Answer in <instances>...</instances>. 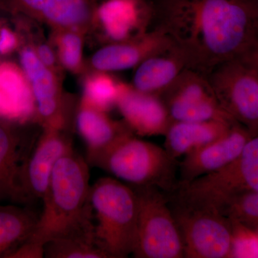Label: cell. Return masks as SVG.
Listing matches in <instances>:
<instances>
[{
  "label": "cell",
  "instance_id": "21",
  "mask_svg": "<svg viewBox=\"0 0 258 258\" xmlns=\"http://www.w3.org/2000/svg\"><path fill=\"white\" fill-rule=\"evenodd\" d=\"M47 258H110L96 235L95 225L55 237L45 245Z\"/></svg>",
  "mask_w": 258,
  "mask_h": 258
},
{
  "label": "cell",
  "instance_id": "29",
  "mask_svg": "<svg viewBox=\"0 0 258 258\" xmlns=\"http://www.w3.org/2000/svg\"><path fill=\"white\" fill-rule=\"evenodd\" d=\"M240 155L252 172L254 191H258V136L249 139Z\"/></svg>",
  "mask_w": 258,
  "mask_h": 258
},
{
  "label": "cell",
  "instance_id": "17",
  "mask_svg": "<svg viewBox=\"0 0 258 258\" xmlns=\"http://www.w3.org/2000/svg\"><path fill=\"white\" fill-rule=\"evenodd\" d=\"M23 126L0 118V203H16L19 169L33 144L21 130Z\"/></svg>",
  "mask_w": 258,
  "mask_h": 258
},
{
  "label": "cell",
  "instance_id": "30",
  "mask_svg": "<svg viewBox=\"0 0 258 258\" xmlns=\"http://www.w3.org/2000/svg\"><path fill=\"white\" fill-rule=\"evenodd\" d=\"M45 246L27 239L20 244L13 252H10L8 258H42L44 257Z\"/></svg>",
  "mask_w": 258,
  "mask_h": 258
},
{
  "label": "cell",
  "instance_id": "13",
  "mask_svg": "<svg viewBox=\"0 0 258 258\" xmlns=\"http://www.w3.org/2000/svg\"><path fill=\"white\" fill-rule=\"evenodd\" d=\"M250 132L235 123L225 135L184 156L180 163V181L188 182L221 169L240 156Z\"/></svg>",
  "mask_w": 258,
  "mask_h": 258
},
{
  "label": "cell",
  "instance_id": "14",
  "mask_svg": "<svg viewBox=\"0 0 258 258\" xmlns=\"http://www.w3.org/2000/svg\"><path fill=\"white\" fill-rule=\"evenodd\" d=\"M115 106L125 124L137 135L165 136L170 126V117L159 96L141 92L128 83H122Z\"/></svg>",
  "mask_w": 258,
  "mask_h": 258
},
{
  "label": "cell",
  "instance_id": "2",
  "mask_svg": "<svg viewBox=\"0 0 258 258\" xmlns=\"http://www.w3.org/2000/svg\"><path fill=\"white\" fill-rule=\"evenodd\" d=\"M89 164L74 149L60 158L51 174L43 209L28 240L49 241L94 225L90 203Z\"/></svg>",
  "mask_w": 258,
  "mask_h": 258
},
{
  "label": "cell",
  "instance_id": "16",
  "mask_svg": "<svg viewBox=\"0 0 258 258\" xmlns=\"http://www.w3.org/2000/svg\"><path fill=\"white\" fill-rule=\"evenodd\" d=\"M74 125L86 143L88 164L121 136L132 132L124 122L112 119L108 112L93 106L82 97L76 105Z\"/></svg>",
  "mask_w": 258,
  "mask_h": 258
},
{
  "label": "cell",
  "instance_id": "9",
  "mask_svg": "<svg viewBox=\"0 0 258 258\" xmlns=\"http://www.w3.org/2000/svg\"><path fill=\"white\" fill-rule=\"evenodd\" d=\"M74 149L69 130L42 128L36 143L24 157L17 179L16 203L43 200L56 163Z\"/></svg>",
  "mask_w": 258,
  "mask_h": 258
},
{
  "label": "cell",
  "instance_id": "26",
  "mask_svg": "<svg viewBox=\"0 0 258 258\" xmlns=\"http://www.w3.org/2000/svg\"><path fill=\"white\" fill-rule=\"evenodd\" d=\"M232 246L231 257H258V235L232 221Z\"/></svg>",
  "mask_w": 258,
  "mask_h": 258
},
{
  "label": "cell",
  "instance_id": "18",
  "mask_svg": "<svg viewBox=\"0 0 258 258\" xmlns=\"http://www.w3.org/2000/svg\"><path fill=\"white\" fill-rule=\"evenodd\" d=\"M235 123L224 120L171 122L165 134L164 149L176 160L225 135Z\"/></svg>",
  "mask_w": 258,
  "mask_h": 258
},
{
  "label": "cell",
  "instance_id": "5",
  "mask_svg": "<svg viewBox=\"0 0 258 258\" xmlns=\"http://www.w3.org/2000/svg\"><path fill=\"white\" fill-rule=\"evenodd\" d=\"M134 189L138 199L134 257H184L181 234L165 195L156 186Z\"/></svg>",
  "mask_w": 258,
  "mask_h": 258
},
{
  "label": "cell",
  "instance_id": "28",
  "mask_svg": "<svg viewBox=\"0 0 258 258\" xmlns=\"http://www.w3.org/2000/svg\"><path fill=\"white\" fill-rule=\"evenodd\" d=\"M23 42L18 27L13 28L5 20H0V56L8 57L18 52Z\"/></svg>",
  "mask_w": 258,
  "mask_h": 258
},
{
  "label": "cell",
  "instance_id": "25",
  "mask_svg": "<svg viewBox=\"0 0 258 258\" xmlns=\"http://www.w3.org/2000/svg\"><path fill=\"white\" fill-rule=\"evenodd\" d=\"M220 212L232 221L258 223V191L237 195L226 204Z\"/></svg>",
  "mask_w": 258,
  "mask_h": 258
},
{
  "label": "cell",
  "instance_id": "6",
  "mask_svg": "<svg viewBox=\"0 0 258 258\" xmlns=\"http://www.w3.org/2000/svg\"><path fill=\"white\" fill-rule=\"evenodd\" d=\"M220 107L249 132L258 128V66L249 56L219 64L207 75Z\"/></svg>",
  "mask_w": 258,
  "mask_h": 258
},
{
  "label": "cell",
  "instance_id": "12",
  "mask_svg": "<svg viewBox=\"0 0 258 258\" xmlns=\"http://www.w3.org/2000/svg\"><path fill=\"white\" fill-rule=\"evenodd\" d=\"M172 47L164 32L151 29L138 38L103 45L86 60V70L112 73L133 69L146 59Z\"/></svg>",
  "mask_w": 258,
  "mask_h": 258
},
{
  "label": "cell",
  "instance_id": "11",
  "mask_svg": "<svg viewBox=\"0 0 258 258\" xmlns=\"http://www.w3.org/2000/svg\"><path fill=\"white\" fill-rule=\"evenodd\" d=\"M153 11L152 0H98L89 35L103 45L138 38L151 30Z\"/></svg>",
  "mask_w": 258,
  "mask_h": 258
},
{
  "label": "cell",
  "instance_id": "8",
  "mask_svg": "<svg viewBox=\"0 0 258 258\" xmlns=\"http://www.w3.org/2000/svg\"><path fill=\"white\" fill-rule=\"evenodd\" d=\"M171 208L181 234L184 257H231L232 225L217 210L186 206L173 202Z\"/></svg>",
  "mask_w": 258,
  "mask_h": 258
},
{
  "label": "cell",
  "instance_id": "4",
  "mask_svg": "<svg viewBox=\"0 0 258 258\" xmlns=\"http://www.w3.org/2000/svg\"><path fill=\"white\" fill-rule=\"evenodd\" d=\"M90 203L97 220V238L110 258L133 254L138 221L134 188L113 178H101L91 186Z\"/></svg>",
  "mask_w": 258,
  "mask_h": 258
},
{
  "label": "cell",
  "instance_id": "1",
  "mask_svg": "<svg viewBox=\"0 0 258 258\" xmlns=\"http://www.w3.org/2000/svg\"><path fill=\"white\" fill-rule=\"evenodd\" d=\"M151 29L165 34L189 69L208 75L258 48L257 0H152Z\"/></svg>",
  "mask_w": 258,
  "mask_h": 258
},
{
  "label": "cell",
  "instance_id": "31",
  "mask_svg": "<svg viewBox=\"0 0 258 258\" xmlns=\"http://www.w3.org/2000/svg\"><path fill=\"white\" fill-rule=\"evenodd\" d=\"M257 19H258V0H257Z\"/></svg>",
  "mask_w": 258,
  "mask_h": 258
},
{
  "label": "cell",
  "instance_id": "10",
  "mask_svg": "<svg viewBox=\"0 0 258 258\" xmlns=\"http://www.w3.org/2000/svg\"><path fill=\"white\" fill-rule=\"evenodd\" d=\"M159 96L171 122H236L220 107L206 75L198 71L185 70Z\"/></svg>",
  "mask_w": 258,
  "mask_h": 258
},
{
  "label": "cell",
  "instance_id": "7",
  "mask_svg": "<svg viewBox=\"0 0 258 258\" xmlns=\"http://www.w3.org/2000/svg\"><path fill=\"white\" fill-rule=\"evenodd\" d=\"M18 27L23 42L19 64L26 75L36 106V122L42 128L69 130L74 124L77 103L62 88V79L40 62L26 35Z\"/></svg>",
  "mask_w": 258,
  "mask_h": 258
},
{
  "label": "cell",
  "instance_id": "22",
  "mask_svg": "<svg viewBox=\"0 0 258 258\" xmlns=\"http://www.w3.org/2000/svg\"><path fill=\"white\" fill-rule=\"evenodd\" d=\"M38 219L31 209L0 205V257H7L31 236Z\"/></svg>",
  "mask_w": 258,
  "mask_h": 258
},
{
  "label": "cell",
  "instance_id": "3",
  "mask_svg": "<svg viewBox=\"0 0 258 258\" xmlns=\"http://www.w3.org/2000/svg\"><path fill=\"white\" fill-rule=\"evenodd\" d=\"M136 186H153L174 191L176 159L151 142L136 138L132 132L121 136L88 163Z\"/></svg>",
  "mask_w": 258,
  "mask_h": 258
},
{
  "label": "cell",
  "instance_id": "15",
  "mask_svg": "<svg viewBox=\"0 0 258 258\" xmlns=\"http://www.w3.org/2000/svg\"><path fill=\"white\" fill-rule=\"evenodd\" d=\"M0 118L25 125L36 122V106L26 75L19 63L0 59Z\"/></svg>",
  "mask_w": 258,
  "mask_h": 258
},
{
  "label": "cell",
  "instance_id": "27",
  "mask_svg": "<svg viewBox=\"0 0 258 258\" xmlns=\"http://www.w3.org/2000/svg\"><path fill=\"white\" fill-rule=\"evenodd\" d=\"M50 0H0L3 10L12 15H20L38 22Z\"/></svg>",
  "mask_w": 258,
  "mask_h": 258
},
{
  "label": "cell",
  "instance_id": "23",
  "mask_svg": "<svg viewBox=\"0 0 258 258\" xmlns=\"http://www.w3.org/2000/svg\"><path fill=\"white\" fill-rule=\"evenodd\" d=\"M83 32L73 30H51L49 40L55 47L64 71L82 76L87 72L83 57L86 37Z\"/></svg>",
  "mask_w": 258,
  "mask_h": 258
},
{
  "label": "cell",
  "instance_id": "32",
  "mask_svg": "<svg viewBox=\"0 0 258 258\" xmlns=\"http://www.w3.org/2000/svg\"><path fill=\"white\" fill-rule=\"evenodd\" d=\"M0 10H3V6H2L1 3H0Z\"/></svg>",
  "mask_w": 258,
  "mask_h": 258
},
{
  "label": "cell",
  "instance_id": "19",
  "mask_svg": "<svg viewBox=\"0 0 258 258\" xmlns=\"http://www.w3.org/2000/svg\"><path fill=\"white\" fill-rule=\"evenodd\" d=\"M132 86L141 92L159 96L183 71L189 69L184 57L174 48L146 59L136 68Z\"/></svg>",
  "mask_w": 258,
  "mask_h": 258
},
{
  "label": "cell",
  "instance_id": "20",
  "mask_svg": "<svg viewBox=\"0 0 258 258\" xmlns=\"http://www.w3.org/2000/svg\"><path fill=\"white\" fill-rule=\"evenodd\" d=\"M98 0H50L37 23L50 30H73L89 35Z\"/></svg>",
  "mask_w": 258,
  "mask_h": 258
},
{
  "label": "cell",
  "instance_id": "24",
  "mask_svg": "<svg viewBox=\"0 0 258 258\" xmlns=\"http://www.w3.org/2000/svg\"><path fill=\"white\" fill-rule=\"evenodd\" d=\"M82 78L83 98L106 112L115 106L123 82L101 71H88Z\"/></svg>",
  "mask_w": 258,
  "mask_h": 258
}]
</instances>
